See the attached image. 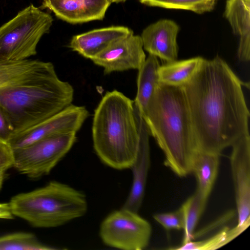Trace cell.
I'll use <instances>...</instances> for the list:
<instances>
[{"label":"cell","mask_w":250,"mask_h":250,"mask_svg":"<svg viewBox=\"0 0 250 250\" xmlns=\"http://www.w3.org/2000/svg\"><path fill=\"white\" fill-rule=\"evenodd\" d=\"M243 85L228 63L216 56L203 58L183 86L198 151L220 155L249 134Z\"/></svg>","instance_id":"obj_1"},{"label":"cell","mask_w":250,"mask_h":250,"mask_svg":"<svg viewBox=\"0 0 250 250\" xmlns=\"http://www.w3.org/2000/svg\"><path fill=\"white\" fill-rule=\"evenodd\" d=\"M73 96L72 86L59 78L51 62L0 59V106L14 133L63 110Z\"/></svg>","instance_id":"obj_2"},{"label":"cell","mask_w":250,"mask_h":250,"mask_svg":"<svg viewBox=\"0 0 250 250\" xmlns=\"http://www.w3.org/2000/svg\"><path fill=\"white\" fill-rule=\"evenodd\" d=\"M139 114L164 154L165 165L179 177L191 173L198 150L183 86L160 83Z\"/></svg>","instance_id":"obj_3"},{"label":"cell","mask_w":250,"mask_h":250,"mask_svg":"<svg viewBox=\"0 0 250 250\" xmlns=\"http://www.w3.org/2000/svg\"><path fill=\"white\" fill-rule=\"evenodd\" d=\"M93 147L100 160L113 168H130L140 135L133 101L116 90L107 92L94 111Z\"/></svg>","instance_id":"obj_4"},{"label":"cell","mask_w":250,"mask_h":250,"mask_svg":"<svg viewBox=\"0 0 250 250\" xmlns=\"http://www.w3.org/2000/svg\"><path fill=\"white\" fill-rule=\"evenodd\" d=\"M9 203L14 216L39 228L61 226L83 216L88 208L83 192L56 181L15 195Z\"/></svg>","instance_id":"obj_5"},{"label":"cell","mask_w":250,"mask_h":250,"mask_svg":"<svg viewBox=\"0 0 250 250\" xmlns=\"http://www.w3.org/2000/svg\"><path fill=\"white\" fill-rule=\"evenodd\" d=\"M53 19L31 4L0 27V59L21 60L37 53L42 36L49 31Z\"/></svg>","instance_id":"obj_6"},{"label":"cell","mask_w":250,"mask_h":250,"mask_svg":"<svg viewBox=\"0 0 250 250\" xmlns=\"http://www.w3.org/2000/svg\"><path fill=\"white\" fill-rule=\"evenodd\" d=\"M76 140V132L62 133L12 149L13 167L32 179L46 175L69 152Z\"/></svg>","instance_id":"obj_7"},{"label":"cell","mask_w":250,"mask_h":250,"mask_svg":"<svg viewBox=\"0 0 250 250\" xmlns=\"http://www.w3.org/2000/svg\"><path fill=\"white\" fill-rule=\"evenodd\" d=\"M152 232L149 223L138 212L121 208L107 215L100 228L106 245L124 250H142L148 245Z\"/></svg>","instance_id":"obj_8"},{"label":"cell","mask_w":250,"mask_h":250,"mask_svg":"<svg viewBox=\"0 0 250 250\" xmlns=\"http://www.w3.org/2000/svg\"><path fill=\"white\" fill-rule=\"evenodd\" d=\"M89 116L86 108L71 104L55 115L13 134L8 144L12 149L26 146L52 135L76 132Z\"/></svg>","instance_id":"obj_9"},{"label":"cell","mask_w":250,"mask_h":250,"mask_svg":"<svg viewBox=\"0 0 250 250\" xmlns=\"http://www.w3.org/2000/svg\"><path fill=\"white\" fill-rule=\"evenodd\" d=\"M230 163L234 188L238 222L248 228L250 224V136L238 139L231 146Z\"/></svg>","instance_id":"obj_10"},{"label":"cell","mask_w":250,"mask_h":250,"mask_svg":"<svg viewBox=\"0 0 250 250\" xmlns=\"http://www.w3.org/2000/svg\"><path fill=\"white\" fill-rule=\"evenodd\" d=\"M91 60L104 68V74L139 70L146 60L142 38L131 33L112 43Z\"/></svg>","instance_id":"obj_11"},{"label":"cell","mask_w":250,"mask_h":250,"mask_svg":"<svg viewBox=\"0 0 250 250\" xmlns=\"http://www.w3.org/2000/svg\"><path fill=\"white\" fill-rule=\"evenodd\" d=\"M134 107L140 135L139 145L136 158L130 167L133 175L131 188L122 208L138 212L144 197L150 166V135L135 105Z\"/></svg>","instance_id":"obj_12"},{"label":"cell","mask_w":250,"mask_h":250,"mask_svg":"<svg viewBox=\"0 0 250 250\" xmlns=\"http://www.w3.org/2000/svg\"><path fill=\"white\" fill-rule=\"evenodd\" d=\"M179 29L175 21L168 19L161 20L149 25L141 36L144 49L149 54L159 57L166 62L177 60V37Z\"/></svg>","instance_id":"obj_13"},{"label":"cell","mask_w":250,"mask_h":250,"mask_svg":"<svg viewBox=\"0 0 250 250\" xmlns=\"http://www.w3.org/2000/svg\"><path fill=\"white\" fill-rule=\"evenodd\" d=\"M42 8L71 23L102 20L111 4L108 0H42Z\"/></svg>","instance_id":"obj_14"},{"label":"cell","mask_w":250,"mask_h":250,"mask_svg":"<svg viewBox=\"0 0 250 250\" xmlns=\"http://www.w3.org/2000/svg\"><path fill=\"white\" fill-rule=\"evenodd\" d=\"M133 33L123 26L96 29L74 36L69 47L83 57L92 60L116 41Z\"/></svg>","instance_id":"obj_15"},{"label":"cell","mask_w":250,"mask_h":250,"mask_svg":"<svg viewBox=\"0 0 250 250\" xmlns=\"http://www.w3.org/2000/svg\"><path fill=\"white\" fill-rule=\"evenodd\" d=\"M225 16L233 32L239 37L237 57L241 62L250 59V0H227Z\"/></svg>","instance_id":"obj_16"},{"label":"cell","mask_w":250,"mask_h":250,"mask_svg":"<svg viewBox=\"0 0 250 250\" xmlns=\"http://www.w3.org/2000/svg\"><path fill=\"white\" fill-rule=\"evenodd\" d=\"M220 155L198 151L191 167L196 179V190L200 195L208 201L216 179L219 166Z\"/></svg>","instance_id":"obj_17"},{"label":"cell","mask_w":250,"mask_h":250,"mask_svg":"<svg viewBox=\"0 0 250 250\" xmlns=\"http://www.w3.org/2000/svg\"><path fill=\"white\" fill-rule=\"evenodd\" d=\"M160 66L157 57L149 54L143 65L138 70L137 93L133 102L139 113L145 109L149 99L160 83L158 75Z\"/></svg>","instance_id":"obj_18"},{"label":"cell","mask_w":250,"mask_h":250,"mask_svg":"<svg viewBox=\"0 0 250 250\" xmlns=\"http://www.w3.org/2000/svg\"><path fill=\"white\" fill-rule=\"evenodd\" d=\"M203 58L196 57L181 61L166 62L158 70L160 83L176 86H183L191 78Z\"/></svg>","instance_id":"obj_19"},{"label":"cell","mask_w":250,"mask_h":250,"mask_svg":"<svg viewBox=\"0 0 250 250\" xmlns=\"http://www.w3.org/2000/svg\"><path fill=\"white\" fill-rule=\"evenodd\" d=\"M248 228L236 225L230 228L224 227L210 237L201 240H192L170 250H214L219 249L230 242Z\"/></svg>","instance_id":"obj_20"},{"label":"cell","mask_w":250,"mask_h":250,"mask_svg":"<svg viewBox=\"0 0 250 250\" xmlns=\"http://www.w3.org/2000/svg\"><path fill=\"white\" fill-rule=\"evenodd\" d=\"M207 201L195 191L181 206L184 214V235L182 243L194 240V233L205 209Z\"/></svg>","instance_id":"obj_21"},{"label":"cell","mask_w":250,"mask_h":250,"mask_svg":"<svg viewBox=\"0 0 250 250\" xmlns=\"http://www.w3.org/2000/svg\"><path fill=\"white\" fill-rule=\"evenodd\" d=\"M33 233L17 232L0 236V250H52Z\"/></svg>","instance_id":"obj_22"},{"label":"cell","mask_w":250,"mask_h":250,"mask_svg":"<svg viewBox=\"0 0 250 250\" xmlns=\"http://www.w3.org/2000/svg\"><path fill=\"white\" fill-rule=\"evenodd\" d=\"M145 4L167 9H182L202 14L212 10L217 0H139Z\"/></svg>","instance_id":"obj_23"},{"label":"cell","mask_w":250,"mask_h":250,"mask_svg":"<svg viewBox=\"0 0 250 250\" xmlns=\"http://www.w3.org/2000/svg\"><path fill=\"white\" fill-rule=\"evenodd\" d=\"M153 218L167 231L184 228V214L181 207L173 211L155 214Z\"/></svg>","instance_id":"obj_24"},{"label":"cell","mask_w":250,"mask_h":250,"mask_svg":"<svg viewBox=\"0 0 250 250\" xmlns=\"http://www.w3.org/2000/svg\"><path fill=\"white\" fill-rule=\"evenodd\" d=\"M14 133V130L11 121L0 106V142L8 144Z\"/></svg>","instance_id":"obj_25"},{"label":"cell","mask_w":250,"mask_h":250,"mask_svg":"<svg viewBox=\"0 0 250 250\" xmlns=\"http://www.w3.org/2000/svg\"><path fill=\"white\" fill-rule=\"evenodd\" d=\"M235 214V212L234 210H231L226 212L223 215L220 216L219 218H218V219L215 221L216 223L214 221L215 223L212 222L211 224L208 225V227L206 226L204 227V228L201 229L200 230L195 231L194 233V240L203 236L206 233L210 231V230L217 228V226H220L226 224L233 218Z\"/></svg>","instance_id":"obj_26"},{"label":"cell","mask_w":250,"mask_h":250,"mask_svg":"<svg viewBox=\"0 0 250 250\" xmlns=\"http://www.w3.org/2000/svg\"><path fill=\"white\" fill-rule=\"evenodd\" d=\"M13 167V150L7 143L0 142V169Z\"/></svg>","instance_id":"obj_27"},{"label":"cell","mask_w":250,"mask_h":250,"mask_svg":"<svg viewBox=\"0 0 250 250\" xmlns=\"http://www.w3.org/2000/svg\"><path fill=\"white\" fill-rule=\"evenodd\" d=\"M14 217L9 202L0 203V219L11 220Z\"/></svg>","instance_id":"obj_28"},{"label":"cell","mask_w":250,"mask_h":250,"mask_svg":"<svg viewBox=\"0 0 250 250\" xmlns=\"http://www.w3.org/2000/svg\"><path fill=\"white\" fill-rule=\"evenodd\" d=\"M6 171L5 169H0V190L2 187Z\"/></svg>","instance_id":"obj_29"},{"label":"cell","mask_w":250,"mask_h":250,"mask_svg":"<svg viewBox=\"0 0 250 250\" xmlns=\"http://www.w3.org/2000/svg\"><path fill=\"white\" fill-rule=\"evenodd\" d=\"M110 3L111 4L112 3H118L122 1H125L126 0H108Z\"/></svg>","instance_id":"obj_30"}]
</instances>
